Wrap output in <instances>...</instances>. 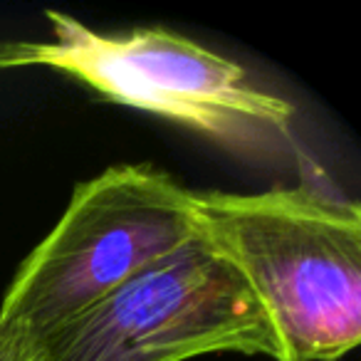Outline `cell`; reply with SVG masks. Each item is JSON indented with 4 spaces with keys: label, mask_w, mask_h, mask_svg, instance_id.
<instances>
[{
    "label": "cell",
    "mask_w": 361,
    "mask_h": 361,
    "mask_svg": "<svg viewBox=\"0 0 361 361\" xmlns=\"http://www.w3.org/2000/svg\"><path fill=\"white\" fill-rule=\"evenodd\" d=\"M37 346V361H191L208 354L277 359L262 307L201 235Z\"/></svg>",
    "instance_id": "obj_4"
},
{
    "label": "cell",
    "mask_w": 361,
    "mask_h": 361,
    "mask_svg": "<svg viewBox=\"0 0 361 361\" xmlns=\"http://www.w3.org/2000/svg\"><path fill=\"white\" fill-rule=\"evenodd\" d=\"M196 231L252 292L275 361H339L361 341V208L317 183L191 191Z\"/></svg>",
    "instance_id": "obj_1"
},
{
    "label": "cell",
    "mask_w": 361,
    "mask_h": 361,
    "mask_svg": "<svg viewBox=\"0 0 361 361\" xmlns=\"http://www.w3.org/2000/svg\"><path fill=\"white\" fill-rule=\"evenodd\" d=\"M198 238L191 191L154 164L80 180L0 300V322L40 341Z\"/></svg>",
    "instance_id": "obj_3"
},
{
    "label": "cell",
    "mask_w": 361,
    "mask_h": 361,
    "mask_svg": "<svg viewBox=\"0 0 361 361\" xmlns=\"http://www.w3.org/2000/svg\"><path fill=\"white\" fill-rule=\"evenodd\" d=\"M37 339L0 322V361H37Z\"/></svg>",
    "instance_id": "obj_5"
},
{
    "label": "cell",
    "mask_w": 361,
    "mask_h": 361,
    "mask_svg": "<svg viewBox=\"0 0 361 361\" xmlns=\"http://www.w3.org/2000/svg\"><path fill=\"white\" fill-rule=\"evenodd\" d=\"M45 18L50 40H3L0 70L62 72L106 102L186 126L240 159L265 161L292 146L295 106L231 57L166 27L97 32L60 11Z\"/></svg>",
    "instance_id": "obj_2"
}]
</instances>
